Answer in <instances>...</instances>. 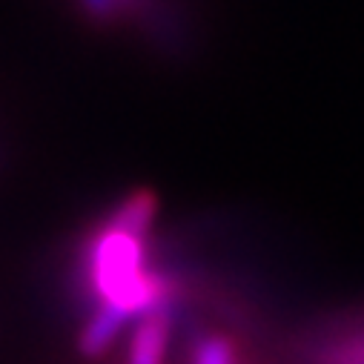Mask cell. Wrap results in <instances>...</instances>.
Masks as SVG:
<instances>
[{
  "mask_svg": "<svg viewBox=\"0 0 364 364\" xmlns=\"http://www.w3.org/2000/svg\"><path fill=\"white\" fill-rule=\"evenodd\" d=\"M89 282L107 307H115L127 318L169 307L172 299V284L144 267V235L112 224L104 227L89 250Z\"/></svg>",
  "mask_w": 364,
  "mask_h": 364,
  "instance_id": "obj_1",
  "label": "cell"
},
{
  "mask_svg": "<svg viewBox=\"0 0 364 364\" xmlns=\"http://www.w3.org/2000/svg\"><path fill=\"white\" fill-rule=\"evenodd\" d=\"M169 330H172L169 307H158V310L144 313L132 330L127 364H164Z\"/></svg>",
  "mask_w": 364,
  "mask_h": 364,
  "instance_id": "obj_2",
  "label": "cell"
},
{
  "mask_svg": "<svg viewBox=\"0 0 364 364\" xmlns=\"http://www.w3.org/2000/svg\"><path fill=\"white\" fill-rule=\"evenodd\" d=\"M127 321H129V318H127L124 313H118L115 307L101 304V307L95 310V316L86 321V327H83V333H80V338H77L80 353H83V355H101V353L121 336V330H124Z\"/></svg>",
  "mask_w": 364,
  "mask_h": 364,
  "instance_id": "obj_3",
  "label": "cell"
},
{
  "mask_svg": "<svg viewBox=\"0 0 364 364\" xmlns=\"http://www.w3.org/2000/svg\"><path fill=\"white\" fill-rule=\"evenodd\" d=\"M155 215V198L149 193H135L129 201H124V207L112 215V227L118 230H127V232H135V235H144L149 230V221Z\"/></svg>",
  "mask_w": 364,
  "mask_h": 364,
  "instance_id": "obj_4",
  "label": "cell"
},
{
  "mask_svg": "<svg viewBox=\"0 0 364 364\" xmlns=\"http://www.w3.org/2000/svg\"><path fill=\"white\" fill-rule=\"evenodd\" d=\"M193 364H235V350L227 338L210 336V338H201L196 344Z\"/></svg>",
  "mask_w": 364,
  "mask_h": 364,
  "instance_id": "obj_5",
  "label": "cell"
}]
</instances>
